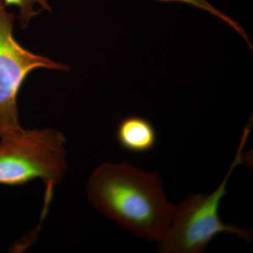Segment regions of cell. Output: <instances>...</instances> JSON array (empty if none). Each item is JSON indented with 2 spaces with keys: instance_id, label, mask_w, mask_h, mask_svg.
<instances>
[{
  "instance_id": "6da1fadb",
  "label": "cell",
  "mask_w": 253,
  "mask_h": 253,
  "mask_svg": "<svg viewBox=\"0 0 253 253\" xmlns=\"http://www.w3.org/2000/svg\"><path fill=\"white\" fill-rule=\"evenodd\" d=\"M91 206L121 227L149 241H159L170 226L176 206L163 192L159 173L129 163H104L86 186Z\"/></svg>"
},
{
  "instance_id": "7a4b0ae2",
  "label": "cell",
  "mask_w": 253,
  "mask_h": 253,
  "mask_svg": "<svg viewBox=\"0 0 253 253\" xmlns=\"http://www.w3.org/2000/svg\"><path fill=\"white\" fill-rule=\"evenodd\" d=\"M252 120L244 128L241 143L229 172L212 194L188 195L176 206L170 226L158 241V251L162 253H201L216 236L223 233L234 234L248 244L253 239V231L241 229L221 220L219 211L221 199L227 194L229 179L237 166L246 163L248 155L243 152L251 132Z\"/></svg>"
},
{
  "instance_id": "3957f363",
  "label": "cell",
  "mask_w": 253,
  "mask_h": 253,
  "mask_svg": "<svg viewBox=\"0 0 253 253\" xmlns=\"http://www.w3.org/2000/svg\"><path fill=\"white\" fill-rule=\"evenodd\" d=\"M0 139V185L23 186L40 179L45 184L47 207L67 170L65 136L53 129H23Z\"/></svg>"
},
{
  "instance_id": "277c9868",
  "label": "cell",
  "mask_w": 253,
  "mask_h": 253,
  "mask_svg": "<svg viewBox=\"0 0 253 253\" xmlns=\"http://www.w3.org/2000/svg\"><path fill=\"white\" fill-rule=\"evenodd\" d=\"M15 15L0 0V139L23 130L18 116L17 97L26 77L37 68L67 71L68 66L33 54L13 34Z\"/></svg>"
},
{
  "instance_id": "5b68a950",
  "label": "cell",
  "mask_w": 253,
  "mask_h": 253,
  "mask_svg": "<svg viewBox=\"0 0 253 253\" xmlns=\"http://www.w3.org/2000/svg\"><path fill=\"white\" fill-rule=\"evenodd\" d=\"M116 140L121 148L134 154H144L154 149L157 133L152 123L140 116H129L120 122Z\"/></svg>"
},
{
  "instance_id": "8992f818",
  "label": "cell",
  "mask_w": 253,
  "mask_h": 253,
  "mask_svg": "<svg viewBox=\"0 0 253 253\" xmlns=\"http://www.w3.org/2000/svg\"><path fill=\"white\" fill-rule=\"evenodd\" d=\"M6 6H14L19 9V20L21 27L25 28L29 24L31 18L41 12L35 10L36 4L40 5L41 9L51 11V7L46 0H3Z\"/></svg>"
},
{
  "instance_id": "52a82bcc",
  "label": "cell",
  "mask_w": 253,
  "mask_h": 253,
  "mask_svg": "<svg viewBox=\"0 0 253 253\" xmlns=\"http://www.w3.org/2000/svg\"><path fill=\"white\" fill-rule=\"evenodd\" d=\"M157 1H163V2H172V1H176V2L184 3V4L192 5V6H196V7L199 8V9L207 11L210 14L217 16L218 18H220V19L224 21V22L230 25L231 27L234 28V29H235L236 31L244 38L245 41H246V42L249 44L250 48L253 49L252 44H251L249 37H248L247 34H246L244 28H243L239 23L234 21V19L226 16V15L221 12V11H219V10L215 9L214 6H212L210 3H208L206 0H157Z\"/></svg>"
}]
</instances>
